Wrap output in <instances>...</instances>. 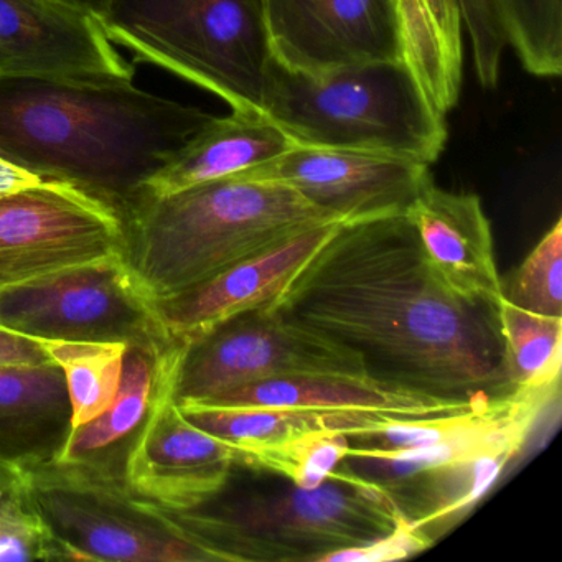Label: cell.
<instances>
[{"instance_id":"6da1fadb","label":"cell","mask_w":562,"mask_h":562,"mask_svg":"<svg viewBox=\"0 0 562 562\" xmlns=\"http://www.w3.org/2000/svg\"><path fill=\"white\" fill-rule=\"evenodd\" d=\"M268 307L350 348L380 380L459 400L518 391L498 305L440 284L406 213L341 223Z\"/></svg>"},{"instance_id":"7a4b0ae2","label":"cell","mask_w":562,"mask_h":562,"mask_svg":"<svg viewBox=\"0 0 562 562\" xmlns=\"http://www.w3.org/2000/svg\"><path fill=\"white\" fill-rule=\"evenodd\" d=\"M213 114L113 75L2 77L0 156L126 216L144 183Z\"/></svg>"},{"instance_id":"3957f363","label":"cell","mask_w":562,"mask_h":562,"mask_svg":"<svg viewBox=\"0 0 562 562\" xmlns=\"http://www.w3.org/2000/svg\"><path fill=\"white\" fill-rule=\"evenodd\" d=\"M334 220L281 183L225 177L134 203L126 258L159 301Z\"/></svg>"},{"instance_id":"277c9868","label":"cell","mask_w":562,"mask_h":562,"mask_svg":"<svg viewBox=\"0 0 562 562\" xmlns=\"http://www.w3.org/2000/svg\"><path fill=\"white\" fill-rule=\"evenodd\" d=\"M173 515L215 561L235 562H324L386 538L406 518L380 482L344 465L312 488L222 492Z\"/></svg>"},{"instance_id":"5b68a950","label":"cell","mask_w":562,"mask_h":562,"mask_svg":"<svg viewBox=\"0 0 562 562\" xmlns=\"http://www.w3.org/2000/svg\"><path fill=\"white\" fill-rule=\"evenodd\" d=\"M262 113L297 146L391 154L430 166L447 144L446 116L403 61L307 75L274 60Z\"/></svg>"},{"instance_id":"8992f818","label":"cell","mask_w":562,"mask_h":562,"mask_svg":"<svg viewBox=\"0 0 562 562\" xmlns=\"http://www.w3.org/2000/svg\"><path fill=\"white\" fill-rule=\"evenodd\" d=\"M113 44L222 98L261 111L272 57L262 0H113L98 19Z\"/></svg>"},{"instance_id":"52a82bcc","label":"cell","mask_w":562,"mask_h":562,"mask_svg":"<svg viewBox=\"0 0 562 562\" xmlns=\"http://www.w3.org/2000/svg\"><path fill=\"white\" fill-rule=\"evenodd\" d=\"M32 498L70 561L213 562L170 509L134 493L113 457L27 469Z\"/></svg>"},{"instance_id":"ba28073f","label":"cell","mask_w":562,"mask_h":562,"mask_svg":"<svg viewBox=\"0 0 562 562\" xmlns=\"http://www.w3.org/2000/svg\"><path fill=\"white\" fill-rule=\"evenodd\" d=\"M0 328L45 340L121 341L150 353L176 341L126 256L0 291Z\"/></svg>"},{"instance_id":"9c48e42d","label":"cell","mask_w":562,"mask_h":562,"mask_svg":"<svg viewBox=\"0 0 562 562\" xmlns=\"http://www.w3.org/2000/svg\"><path fill=\"white\" fill-rule=\"evenodd\" d=\"M358 373H368L360 355L274 308L261 307L186 344L176 400H212L272 378Z\"/></svg>"},{"instance_id":"30bf717a","label":"cell","mask_w":562,"mask_h":562,"mask_svg":"<svg viewBox=\"0 0 562 562\" xmlns=\"http://www.w3.org/2000/svg\"><path fill=\"white\" fill-rule=\"evenodd\" d=\"M186 344L173 341L156 358L146 416L124 446L121 475L137 495L170 512L205 505L232 482L243 449L190 423L176 400Z\"/></svg>"},{"instance_id":"8fae6325","label":"cell","mask_w":562,"mask_h":562,"mask_svg":"<svg viewBox=\"0 0 562 562\" xmlns=\"http://www.w3.org/2000/svg\"><path fill=\"white\" fill-rule=\"evenodd\" d=\"M113 206L61 180L0 199V291L126 256Z\"/></svg>"},{"instance_id":"7c38bea8","label":"cell","mask_w":562,"mask_h":562,"mask_svg":"<svg viewBox=\"0 0 562 562\" xmlns=\"http://www.w3.org/2000/svg\"><path fill=\"white\" fill-rule=\"evenodd\" d=\"M236 177L289 187L341 222L409 212L432 183L429 164L391 154L295 146Z\"/></svg>"},{"instance_id":"4fadbf2b","label":"cell","mask_w":562,"mask_h":562,"mask_svg":"<svg viewBox=\"0 0 562 562\" xmlns=\"http://www.w3.org/2000/svg\"><path fill=\"white\" fill-rule=\"evenodd\" d=\"M272 57L307 75L403 61L391 0H262Z\"/></svg>"},{"instance_id":"5bb4252c","label":"cell","mask_w":562,"mask_h":562,"mask_svg":"<svg viewBox=\"0 0 562 562\" xmlns=\"http://www.w3.org/2000/svg\"><path fill=\"white\" fill-rule=\"evenodd\" d=\"M341 223L312 226L187 291L159 299L157 312L167 334L190 344L228 318L274 304Z\"/></svg>"},{"instance_id":"9a60e30c","label":"cell","mask_w":562,"mask_h":562,"mask_svg":"<svg viewBox=\"0 0 562 562\" xmlns=\"http://www.w3.org/2000/svg\"><path fill=\"white\" fill-rule=\"evenodd\" d=\"M2 77H136L100 21L58 0H0Z\"/></svg>"},{"instance_id":"2e32d148","label":"cell","mask_w":562,"mask_h":562,"mask_svg":"<svg viewBox=\"0 0 562 562\" xmlns=\"http://www.w3.org/2000/svg\"><path fill=\"white\" fill-rule=\"evenodd\" d=\"M493 401V400H490ZM490 401L436 396L368 373L304 374L243 384L206 401L233 407H284L328 414L419 420L475 409Z\"/></svg>"},{"instance_id":"e0dca14e","label":"cell","mask_w":562,"mask_h":562,"mask_svg":"<svg viewBox=\"0 0 562 562\" xmlns=\"http://www.w3.org/2000/svg\"><path fill=\"white\" fill-rule=\"evenodd\" d=\"M440 284L459 297L498 305L503 281L496 269L492 228L473 193L427 186L406 213Z\"/></svg>"},{"instance_id":"ac0fdd59","label":"cell","mask_w":562,"mask_h":562,"mask_svg":"<svg viewBox=\"0 0 562 562\" xmlns=\"http://www.w3.org/2000/svg\"><path fill=\"white\" fill-rule=\"evenodd\" d=\"M295 146L294 139L261 111L213 116L144 183L137 202L248 172Z\"/></svg>"},{"instance_id":"d6986e66","label":"cell","mask_w":562,"mask_h":562,"mask_svg":"<svg viewBox=\"0 0 562 562\" xmlns=\"http://www.w3.org/2000/svg\"><path fill=\"white\" fill-rule=\"evenodd\" d=\"M70 432V394L55 361L0 367V462L32 469L57 460Z\"/></svg>"},{"instance_id":"ffe728a7","label":"cell","mask_w":562,"mask_h":562,"mask_svg":"<svg viewBox=\"0 0 562 562\" xmlns=\"http://www.w3.org/2000/svg\"><path fill=\"white\" fill-rule=\"evenodd\" d=\"M401 57L437 113L459 103L463 81V14L460 0H391Z\"/></svg>"},{"instance_id":"44dd1931","label":"cell","mask_w":562,"mask_h":562,"mask_svg":"<svg viewBox=\"0 0 562 562\" xmlns=\"http://www.w3.org/2000/svg\"><path fill=\"white\" fill-rule=\"evenodd\" d=\"M200 429L243 449L278 446L311 434L358 436L373 432L394 419L353 414H328L284 407H233L177 403Z\"/></svg>"},{"instance_id":"7402d4cb","label":"cell","mask_w":562,"mask_h":562,"mask_svg":"<svg viewBox=\"0 0 562 562\" xmlns=\"http://www.w3.org/2000/svg\"><path fill=\"white\" fill-rule=\"evenodd\" d=\"M515 456L488 453L380 482L407 519L427 532L465 515L492 488ZM378 482V480H376Z\"/></svg>"},{"instance_id":"603a6c76","label":"cell","mask_w":562,"mask_h":562,"mask_svg":"<svg viewBox=\"0 0 562 562\" xmlns=\"http://www.w3.org/2000/svg\"><path fill=\"white\" fill-rule=\"evenodd\" d=\"M162 350L150 353L143 348L127 347L120 390L113 403L100 416L71 430L57 460L103 457L113 447L117 456H123L121 443L130 440L149 407L156 358Z\"/></svg>"},{"instance_id":"cb8c5ba5","label":"cell","mask_w":562,"mask_h":562,"mask_svg":"<svg viewBox=\"0 0 562 562\" xmlns=\"http://www.w3.org/2000/svg\"><path fill=\"white\" fill-rule=\"evenodd\" d=\"M61 368L71 403V430L100 416L116 396L127 345L34 338Z\"/></svg>"},{"instance_id":"d4e9b609","label":"cell","mask_w":562,"mask_h":562,"mask_svg":"<svg viewBox=\"0 0 562 562\" xmlns=\"http://www.w3.org/2000/svg\"><path fill=\"white\" fill-rule=\"evenodd\" d=\"M506 373L515 390L561 386L562 317L498 302Z\"/></svg>"},{"instance_id":"484cf974","label":"cell","mask_w":562,"mask_h":562,"mask_svg":"<svg viewBox=\"0 0 562 562\" xmlns=\"http://www.w3.org/2000/svg\"><path fill=\"white\" fill-rule=\"evenodd\" d=\"M350 440L341 434H311L278 446L243 449V469L268 472L294 485H321L347 460Z\"/></svg>"},{"instance_id":"4316f807","label":"cell","mask_w":562,"mask_h":562,"mask_svg":"<svg viewBox=\"0 0 562 562\" xmlns=\"http://www.w3.org/2000/svg\"><path fill=\"white\" fill-rule=\"evenodd\" d=\"M503 297L535 314L562 317V220L539 239L508 282Z\"/></svg>"},{"instance_id":"83f0119b","label":"cell","mask_w":562,"mask_h":562,"mask_svg":"<svg viewBox=\"0 0 562 562\" xmlns=\"http://www.w3.org/2000/svg\"><path fill=\"white\" fill-rule=\"evenodd\" d=\"M463 27L472 45L473 67L483 88H495L505 54L506 41L490 0H460Z\"/></svg>"},{"instance_id":"f1b7e54d","label":"cell","mask_w":562,"mask_h":562,"mask_svg":"<svg viewBox=\"0 0 562 562\" xmlns=\"http://www.w3.org/2000/svg\"><path fill=\"white\" fill-rule=\"evenodd\" d=\"M429 532L414 526L409 519L404 518L391 535L371 544L360 548L345 549L327 555L324 562H383L397 561L409 558L432 544Z\"/></svg>"},{"instance_id":"f546056e","label":"cell","mask_w":562,"mask_h":562,"mask_svg":"<svg viewBox=\"0 0 562 562\" xmlns=\"http://www.w3.org/2000/svg\"><path fill=\"white\" fill-rule=\"evenodd\" d=\"M52 361L34 338L0 328V367H37Z\"/></svg>"},{"instance_id":"4dcf8cb0","label":"cell","mask_w":562,"mask_h":562,"mask_svg":"<svg viewBox=\"0 0 562 562\" xmlns=\"http://www.w3.org/2000/svg\"><path fill=\"white\" fill-rule=\"evenodd\" d=\"M44 179L0 156V199L41 186Z\"/></svg>"},{"instance_id":"1f68e13d","label":"cell","mask_w":562,"mask_h":562,"mask_svg":"<svg viewBox=\"0 0 562 562\" xmlns=\"http://www.w3.org/2000/svg\"><path fill=\"white\" fill-rule=\"evenodd\" d=\"M58 2L78 9V11L87 12V14L93 15V18L101 19L113 0H58Z\"/></svg>"}]
</instances>
